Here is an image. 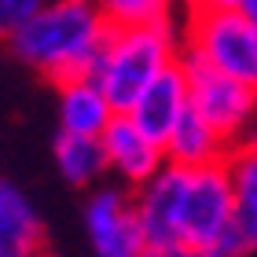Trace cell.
<instances>
[{
  "label": "cell",
  "mask_w": 257,
  "mask_h": 257,
  "mask_svg": "<svg viewBox=\"0 0 257 257\" xmlns=\"http://www.w3.org/2000/svg\"><path fill=\"white\" fill-rule=\"evenodd\" d=\"M110 30H155V26H177L173 8L162 0H110L103 4Z\"/></svg>",
  "instance_id": "9a60e30c"
},
{
  "label": "cell",
  "mask_w": 257,
  "mask_h": 257,
  "mask_svg": "<svg viewBox=\"0 0 257 257\" xmlns=\"http://www.w3.org/2000/svg\"><path fill=\"white\" fill-rule=\"evenodd\" d=\"M235 147H228L213 128H209L195 110L180 118V125L166 140V162L180 169H206V166H224L228 155Z\"/></svg>",
  "instance_id": "8fae6325"
},
{
  "label": "cell",
  "mask_w": 257,
  "mask_h": 257,
  "mask_svg": "<svg viewBox=\"0 0 257 257\" xmlns=\"http://www.w3.org/2000/svg\"><path fill=\"white\" fill-rule=\"evenodd\" d=\"M180 70L188 77V99L191 110L202 118L228 147H239L246 140L250 125L257 121V88L242 81L224 77L220 70L206 66L195 55L180 52Z\"/></svg>",
  "instance_id": "277c9868"
},
{
  "label": "cell",
  "mask_w": 257,
  "mask_h": 257,
  "mask_svg": "<svg viewBox=\"0 0 257 257\" xmlns=\"http://www.w3.org/2000/svg\"><path fill=\"white\" fill-rule=\"evenodd\" d=\"M228 177H231V195H235V228L257 250V155L253 151H246V147L231 151Z\"/></svg>",
  "instance_id": "5bb4252c"
},
{
  "label": "cell",
  "mask_w": 257,
  "mask_h": 257,
  "mask_svg": "<svg viewBox=\"0 0 257 257\" xmlns=\"http://www.w3.org/2000/svg\"><path fill=\"white\" fill-rule=\"evenodd\" d=\"M235 220V195H231L228 162L188 173V191L180 206V242L206 250L224 235Z\"/></svg>",
  "instance_id": "5b68a950"
},
{
  "label": "cell",
  "mask_w": 257,
  "mask_h": 257,
  "mask_svg": "<svg viewBox=\"0 0 257 257\" xmlns=\"http://www.w3.org/2000/svg\"><path fill=\"white\" fill-rule=\"evenodd\" d=\"M191 110V99H188V77H184L180 63L166 70L155 85H151L144 96L136 99V107L128 110V118H133L144 133L155 140V144L166 147L169 133L180 125V118Z\"/></svg>",
  "instance_id": "9c48e42d"
},
{
  "label": "cell",
  "mask_w": 257,
  "mask_h": 257,
  "mask_svg": "<svg viewBox=\"0 0 257 257\" xmlns=\"http://www.w3.org/2000/svg\"><path fill=\"white\" fill-rule=\"evenodd\" d=\"M250 253H253V242L235 228V220H231V228L213 242V246L202 250V257H250Z\"/></svg>",
  "instance_id": "e0dca14e"
},
{
  "label": "cell",
  "mask_w": 257,
  "mask_h": 257,
  "mask_svg": "<svg viewBox=\"0 0 257 257\" xmlns=\"http://www.w3.org/2000/svg\"><path fill=\"white\" fill-rule=\"evenodd\" d=\"M11 257H48V250L41 246V250H26V253H11Z\"/></svg>",
  "instance_id": "44dd1931"
},
{
  "label": "cell",
  "mask_w": 257,
  "mask_h": 257,
  "mask_svg": "<svg viewBox=\"0 0 257 257\" xmlns=\"http://www.w3.org/2000/svg\"><path fill=\"white\" fill-rule=\"evenodd\" d=\"M239 147H246V151H253V155H257V121L250 125V133H246V140H242Z\"/></svg>",
  "instance_id": "d6986e66"
},
{
  "label": "cell",
  "mask_w": 257,
  "mask_h": 257,
  "mask_svg": "<svg viewBox=\"0 0 257 257\" xmlns=\"http://www.w3.org/2000/svg\"><path fill=\"white\" fill-rule=\"evenodd\" d=\"M188 173L191 169H180V166L166 162V169L155 180L144 184L140 191H133L147 246L180 242V206H184V191H188Z\"/></svg>",
  "instance_id": "ba28073f"
},
{
  "label": "cell",
  "mask_w": 257,
  "mask_h": 257,
  "mask_svg": "<svg viewBox=\"0 0 257 257\" xmlns=\"http://www.w3.org/2000/svg\"><path fill=\"white\" fill-rule=\"evenodd\" d=\"M59 133L63 136H81V140H99L114 121V107L107 103L103 88L92 77L59 85Z\"/></svg>",
  "instance_id": "30bf717a"
},
{
  "label": "cell",
  "mask_w": 257,
  "mask_h": 257,
  "mask_svg": "<svg viewBox=\"0 0 257 257\" xmlns=\"http://www.w3.org/2000/svg\"><path fill=\"white\" fill-rule=\"evenodd\" d=\"M85 235L96 257H140L147 250L136 213V195L128 188H96L85 202Z\"/></svg>",
  "instance_id": "8992f818"
},
{
  "label": "cell",
  "mask_w": 257,
  "mask_h": 257,
  "mask_svg": "<svg viewBox=\"0 0 257 257\" xmlns=\"http://www.w3.org/2000/svg\"><path fill=\"white\" fill-rule=\"evenodd\" d=\"M44 246V224L37 209L11 180L0 177V257Z\"/></svg>",
  "instance_id": "7c38bea8"
},
{
  "label": "cell",
  "mask_w": 257,
  "mask_h": 257,
  "mask_svg": "<svg viewBox=\"0 0 257 257\" xmlns=\"http://www.w3.org/2000/svg\"><path fill=\"white\" fill-rule=\"evenodd\" d=\"M55 166L63 180L74 188H92L107 173V155L99 140H81V136H55Z\"/></svg>",
  "instance_id": "4fadbf2b"
},
{
  "label": "cell",
  "mask_w": 257,
  "mask_h": 257,
  "mask_svg": "<svg viewBox=\"0 0 257 257\" xmlns=\"http://www.w3.org/2000/svg\"><path fill=\"white\" fill-rule=\"evenodd\" d=\"M107 37L110 26L99 4L55 0V4H41V11L22 26V33L8 48L59 88L96 74Z\"/></svg>",
  "instance_id": "6da1fadb"
},
{
  "label": "cell",
  "mask_w": 257,
  "mask_h": 257,
  "mask_svg": "<svg viewBox=\"0 0 257 257\" xmlns=\"http://www.w3.org/2000/svg\"><path fill=\"white\" fill-rule=\"evenodd\" d=\"M140 257H202V250L188 246V242H162V246H147Z\"/></svg>",
  "instance_id": "ac0fdd59"
},
{
  "label": "cell",
  "mask_w": 257,
  "mask_h": 257,
  "mask_svg": "<svg viewBox=\"0 0 257 257\" xmlns=\"http://www.w3.org/2000/svg\"><path fill=\"white\" fill-rule=\"evenodd\" d=\"M180 30L155 26V30H110L103 55L96 63L92 81L103 88L114 114H128L136 99L155 81L180 63Z\"/></svg>",
  "instance_id": "7a4b0ae2"
},
{
  "label": "cell",
  "mask_w": 257,
  "mask_h": 257,
  "mask_svg": "<svg viewBox=\"0 0 257 257\" xmlns=\"http://www.w3.org/2000/svg\"><path fill=\"white\" fill-rule=\"evenodd\" d=\"M239 8L246 11V19H250L253 26H257V0H239Z\"/></svg>",
  "instance_id": "ffe728a7"
},
{
  "label": "cell",
  "mask_w": 257,
  "mask_h": 257,
  "mask_svg": "<svg viewBox=\"0 0 257 257\" xmlns=\"http://www.w3.org/2000/svg\"><path fill=\"white\" fill-rule=\"evenodd\" d=\"M184 55L257 88V26L239 4H195L180 26Z\"/></svg>",
  "instance_id": "3957f363"
},
{
  "label": "cell",
  "mask_w": 257,
  "mask_h": 257,
  "mask_svg": "<svg viewBox=\"0 0 257 257\" xmlns=\"http://www.w3.org/2000/svg\"><path fill=\"white\" fill-rule=\"evenodd\" d=\"M99 144H103V155H107V173L121 180V188L140 191L166 169V147L155 144L128 114H114L107 133L99 136Z\"/></svg>",
  "instance_id": "52a82bcc"
},
{
  "label": "cell",
  "mask_w": 257,
  "mask_h": 257,
  "mask_svg": "<svg viewBox=\"0 0 257 257\" xmlns=\"http://www.w3.org/2000/svg\"><path fill=\"white\" fill-rule=\"evenodd\" d=\"M37 11H41V0H0V41L11 44Z\"/></svg>",
  "instance_id": "2e32d148"
}]
</instances>
